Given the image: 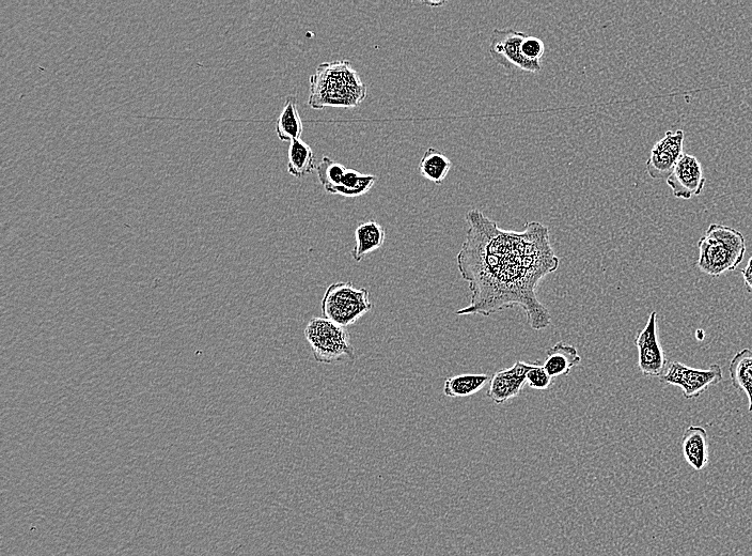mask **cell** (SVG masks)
Listing matches in <instances>:
<instances>
[{
  "label": "cell",
  "mask_w": 752,
  "mask_h": 556,
  "mask_svg": "<svg viewBox=\"0 0 752 556\" xmlns=\"http://www.w3.org/2000/svg\"><path fill=\"white\" fill-rule=\"evenodd\" d=\"M466 221L469 228L457 261L472 301L457 314L488 317L517 306L531 329L550 326L551 314L537 295L543 278L560 264L550 230L538 222L526 224L522 233L503 230L479 210H470Z\"/></svg>",
  "instance_id": "obj_1"
},
{
  "label": "cell",
  "mask_w": 752,
  "mask_h": 556,
  "mask_svg": "<svg viewBox=\"0 0 752 556\" xmlns=\"http://www.w3.org/2000/svg\"><path fill=\"white\" fill-rule=\"evenodd\" d=\"M308 104L313 110L327 107L351 110L367 98V86L349 60H336L320 65L310 77Z\"/></svg>",
  "instance_id": "obj_2"
},
{
  "label": "cell",
  "mask_w": 752,
  "mask_h": 556,
  "mask_svg": "<svg viewBox=\"0 0 752 556\" xmlns=\"http://www.w3.org/2000/svg\"><path fill=\"white\" fill-rule=\"evenodd\" d=\"M697 268L711 277L734 271L744 260L746 240L739 230L712 224L698 244Z\"/></svg>",
  "instance_id": "obj_3"
},
{
  "label": "cell",
  "mask_w": 752,
  "mask_h": 556,
  "mask_svg": "<svg viewBox=\"0 0 752 556\" xmlns=\"http://www.w3.org/2000/svg\"><path fill=\"white\" fill-rule=\"evenodd\" d=\"M304 335L318 363L333 364L344 359L354 361L356 358L349 331L331 320L312 318Z\"/></svg>",
  "instance_id": "obj_4"
},
{
  "label": "cell",
  "mask_w": 752,
  "mask_h": 556,
  "mask_svg": "<svg viewBox=\"0 0 752 556\" xmlns=\"http://www.w3.org/2000/svg\"><path fill=\"white\" fill-rule=\"evenodd\" d=\"M370 292L366 288H355L350 283H334L329 286L322 299V314L339 326L348 328L372 311Z\"/></svg>",
  "instance_id": "obj_5"
},
{
  "label": "cell",
  "mask_w": 752,
  "mask_h": 556,
  "mask_svg": "<svg viewBox=\"0 0 752 556\" xmlns=\"http://www.w3.org/2000/svg\"><path fill=\"white\" fill-rule=\"evenodd\" d=\"M723 379V369L718 364H713L708 369H698L678 361L671 362L667 372L660 378L664 384L678 386L686 399L700 397Z\"/></svg>",
  "instance_id": "obj_6"
},
{
  "label": "cell",
  "mask_w": 752,
  "mask_h": 556,
  "mask_svg": "<svg viewBox=\"0 0 752 556\" xmlns=\"http://www.w3.org/2000/svg\"><path fill=\"white\" fill-rule=\"evenodd\" d=\"M526 36L512 28L494 29L489 48L491 57L498 65L507 69L539 73L542 70L541 63L528 60L523 55L522 44Z\"/></svg>",
  "instance_id": "obj_7"
},
{
  "label": "cell",
  "mask_w": 752,
  "mask_h": 556,
  "mask_svg": "<svg viewBox=\"0 0 752 556\" xmlns=\"http://www.w3.org/2000/svg\"><path fill=\"white\" fill-rule=\"evenodd\" d=\"M638 367L645 377L661 378L666 373L667 358L658 337L657 313L650 314L646 327L635 337Z\"/></svg>",
  "instance_id": "obj_8"
},
{
  "label": "cell",
  "mask_w": 752,
  "mask_h": 556,
  "mask_svg": "<svg viewBox=\"0 0 752 556\" xmlns=\"http://www.w3.org/2000/svg\"><path fill=\"white\" fill-rule=\"evenodd\" d=\"M684 132L668 131L650 152L647 161L648 175L654 180L668 179L684 156Z\"/></svg>",
  "instance_id": "obj_9"
},
{
  "label": "cell",
  "mask_w": 752,
  "mask_h": 556,
  "mask_svg": "<svg viewBox=\"0 0 752 556\" xmlns=\"http://www.w3.org/2000/svg\"><path fill=\"white\" fill-rule=\"evenodd\" d=\"M707 183L699 160L692 154H685L667 179L673 196L680 199H692L701 195Z\"/></svg>",
  "instance_id": "obj_10"
},
{
  "label": "cell",
  "mask_w": 752,
  "mask_h": 556,
  "mask_svg": "<svg viewBox=\"0 0 752 556\" xmlns=\"http://www.w3.org/2000/svg\"><path fill=\"white\" fill-rule=\"evenodd\" d=\"M534 364L517 361L511 368L500 370L491 380L488 397L496 405L519 396L527 384V374Z\"/></svg>",
  "instance_id": "obj_11"
},
{
  "label": "cell",
  "mask_w": 752,
  "mask_h": 556,
  "mask_svg": "<svg viewBox=\"0 0 752 556\" xmlns=\"http://www.w3.org/2000/svg\"><path fill=\"white\" fill-rule=\"evenodd\" d=\"M681 445L683 457L689 467L699 472L709 465L708 432L703 427H688L684 432Z\"/></svg>",
  "instance_id": "obj_12"
},
{
  "label": "cell",
  "mask_w": 752,
  "mask_h": 556,
  "mask_svg": "<svg viewBox=\"0 0 752 556\" xmlns=\"http://www.w3.org/2000/svg\"><path fill=\"white\" fill-rule=\"evenodd\" d=\"M582 363L576 347L562 342L547 350L543 367L553 379L570 375L572 369Z\"/></svg>",
  "instance_id": "obj_13"
},
{
  "label": "cell",
  "mask_w": 752,
  "mask_h": 556,
  "mask_svg": "<svg viewBox=\"0 0 752 556\" xmlns=\"http://www.w3.org/2000/svg\"><path fill=\"white\" fill-rule=\"evenodd\" d=\"M355 240L352 257L356 262H360L367 255L382 249L386 241V231L380 223L371 220L356 228Z\"/></svg>",
  "instance_id": "obj_14"
},
{
  "label": "cell",
  "mask_w": 752,
  "mask_h": 556,
  "mask_svg": "<svg viewBox=\"0 0 752 556\" xmlns=\"http://www.w3.org/2000/svg\"><path fill=\"white\" fill-rule=\"evenodd\" d=\"M304 131L299 104L295 96L286 99L285 106L277 119L276 134L281 142H293L301 139Z\"/></svg>",
  "instance_id": "obj_15"
},
{
  "label": "cell",
  "mask_w": 752,
  "mask_h": 556,
  "mask_svg": "<svg viewBox=\"0 0 752 556\" xmlns=\"http://www.w3.org/2000/svg\"><path fill=\"white\" fill-rule=\"evenodd\" d=\"M731 383L735 390L746 394L752 412V350L746 348L736 353L729 365Z\"/></svg>",
  "instance_id": "obj_16"
},
{
  "label": "cell",
  "mask_w": 752,
  "mask_h": 556,
  "mask_svg": "<svg viewBox=\"0 0 752 556\" xmlns=\"http://www.w3.org/2000/svg\"><path fill=\"white\" fill-rule=\"evenodd\" d=\"M288 159V172L297 179H302L317 169L315 152L302 139L290 143Z\"/></svg>",
  "instance_id": "obj_17"
},
{
  "label": "cell",
  "mask_w": 752,
  "mask_h": 556,
  "mask_svg": "<svg viewBox=\"0 0 752 556\" xmlns=\"http://www.w3.org/2000/svg\"><path fill=\"white\" fill-rule=\"evenodd\" d=\"M492 377L484 374H465L446 379L444 394L451 398H463L479 393Z\"/></svg>",
  "instance_id": "obj_18"
},
{
  "label": "cell",
  "mask_w": 752,
  "mask_h": 556,
  "mask_svg": "<svg viewBox=\"0 0 752 556\" xmlns=\"http://www.w3.org/2000/svg\"><path fill=\"white\" fill-rule=\"evenodd\" d=\"M451 167L452 163L445 154L431 147L423 154L418 168L423 178L441 185L447 178Z\"/></svg>",
  "instance_id": "obj_19"
},
{
  "label": "cell",
  "mask_w": 752,
  "mask_h": 556,
  "mask_svg": "<svg viewBox=\"0 0 752 556\" xmlns=\"http://www.w3.org/2000/svg\"><path fill=\"white\" fill-rule=\"evenodd\" d=\"M378 180L373 175L362 174L355 169L347 168L341 183L328 194L339 195L343 197H360L367 194Z\"/></svg>",
  "instance_id": "obj_20"
},
{
  "label": "cell",
  "mask_w": 752,
  "mask_h": 556,
  "mask_svg": "<svg viewBox=\"0 0 752 556\" xmlns=\"http://www.w3.org/2000/svg\"><path fill=\"white\" fill-rule=\"evenodd\" d=\"M316 171L324 190L328 193L341 183L344 174H346L347 167L329 157H323L319 165H317Z\"/></svg>",
  "instance_id": "obj_21"
},
{
  "label": "cell",
  "mask_w": 752,
  "mask_h": 556,
  "mask_svg": "<svg viewBox=\"0 0 752 556\" xmlns=\"http://www.w3.org/2000/svg\"><path fill=\"white\" fill-rule=\"evenodd\" d=\"M554 379L548 375L545 368L539 362L532 365L527 374V385L530 389L545 391L551 388Z\"/></svg>",
  "instance_id": "obj_22"
},
{
  "label": "cell",
  "mask_w": 752,
  "mask_h": 556,
  "mask_svg": "<svg viewBox=\"0 0 752 556\" xmlns=\"http://www.w3.org/2000/svg\"><path fill=\"white\" fill-rule=\"evenodd\" d=\"M522 52L528 60L541 63V59L545 52L544 42L537 37L526 36L522 44Z\"/></svg>",
  "instance_id": "obj_23"
},
{
  "label": "cell",
  "mask_w": 752,
  "mask_h": 556,
  "mask_svg": "<svg viewBox=\"0 0 752 556\" xmlns=\"http://www.w3.org/2000/svg\"><path fill=\"white\" fill-rule=\"evenodd\" d=\"M744 285L748 292L752 293V257L748 260L745 269L741 270Z\"/></svg>",
  "instance_id": "obj_24"
},
{
  "label": "cell",
  "mask_w": 752,
  "mask_h": 556,
  "mask_svg": "<svg viewBox=\"0 0 752 556\" xmlns=\"http://www.w3.org/2000/svg\"><path fill=\"white\" fill-rule=\"evenodd\" d=\"M425 5L431 6V7H440L445 5V3H423Z\"/></svg>",
  "instance_id": "obj_25"
}]
</instances>
